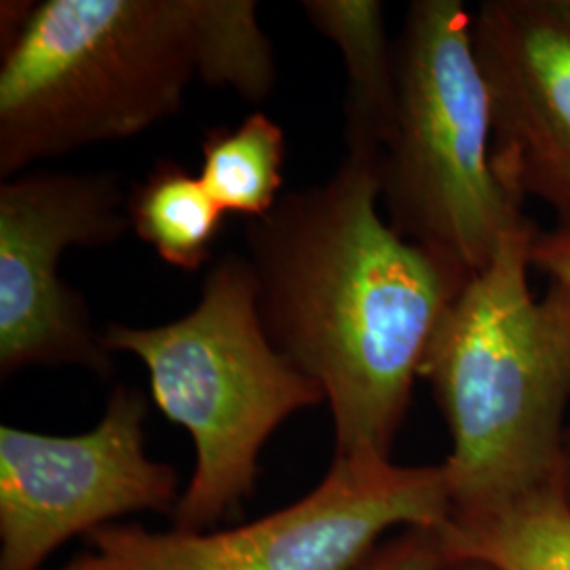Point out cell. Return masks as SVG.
Masks as SVG:
<instances>
[{"instance_id":"6da1fadb","label":"cell","mask_w":570,"mask_h":570,"mask_svg":"<svg viewBox=\"0 0 570 570\" xmlns=\"http://www.w3.org/2000/svg\"><path fill=\"white\" fill-rule=\"evenodd\" d=\"M381 161L345 150L324 184L245 228L268 341L326 395L334 456L391 459L414 383L471 271L381 216Z\"/></svg>"},{"instance_id":"7a4b0ae2","label":"cell","mask_w":570,"mask_h":570,"mask_svg":"<svg viewBox=\"0 0 570 570\" xmlns=\"http://www.w3.org/2000/svg\"><path fill=\"white\" fill-rule=\"evenodd\" d=\"M0 178L138 136L199 79L265 102L277 82L254 0L2 2Z\"/></svg>"},{"instance_id":"3957f363","label":"cell","mask_w":570,"mask_h":570,"mask_svg":"<svg viewBox=\"0 0 570 570\" xmlns=\"http://www.w3.org/2000/svg\"><path fill=\"white\" fill-rule=\"evenodd\" d=\"M537 233L530 220L501 239L423 364L449 428L450 513L484 510L567 471L570 287L530 289Z\"/></svg>"},{"instance_id":"277c9868","label":"cell","mask_w":570,"mask_h":570,"mask_svg":"<svg viewBox=\"0 0 570 570\" xmlns=\"http://www.w3.org/2000/svg\"><path fill=\"white\" fill-rule=\"evenodd\" d=\"M110 353L142 362L165 416L188 431L195 469L174 508V530L205 532L254 492L258 459L289 416L326 402L322 387L268 341L249 261L225 254L202 298L161 326L110 324Z\"/></svg>"},{"instance_id":"5b68a950","label":"cell","mask_w":570,"mask_h":570,"mask_svg":"<svg viewBox=\"0 0 570 570\" xmlns=\"http://www.w3.org/2000/svg\"><path fill=\"white\" fill-rule=\"evenodd\" d=\"M397 53L395 129L381 161V204L402 237L482 271L529 225L492 164V106L461 0H414Z\"/></svg>"},{"instance_id":"8992f818","label":"cell","mask_w":570,"mask_h":570,"mask_svg":"<svg viewBox=\"0 0 570 570\" xmlns=\"http://www.w3.org/2000/svg\"><path fill=\"white\" fill-rule=\"evenodd\" d=\"M442 465L338 459L284 510L218 532H153L110 524L89 546L112 570H353L385 534L438 529L450 515Z\"/></svg>"},{"instance_id":"52a82bcc","label":"cell","mask_w":570,"mask_h":570,"mask_svg":"<svg viewBox=\"0 0 570 570\" xmlns=\"http://www.w3.org/2000/svg\"><path fill=\"white\" fill-rule=\"evenodd\" d=\"M148 406L117 385L79 435L0 428V570H39L66 541L178 503V475L146 452Z\"/></svg>"},{"instance_id":"ba28073f","label":"cell","mask_w":570,"mask_h":570,"mask_svg":"<svg viewBox=\"0 0 570 570\" xmlns=\"http://www.w3.org/2000/svg\"><path fill=\"white\" fill-rule=\"evenodd\" d=\"M112 174L39 171L0 184V376L35 366L112 372L81 294L58 275L68 247H104L131 228Z\"/></svg>"},{"instance_id":"9c48e42d","label":"cell","mask_w":570,"mask_h":570,"mask_svg":"<svg viewBox=\"0 0 570 570\" xmlns=\"http://www.w3.org/2000/svg\"><path fill=\"white\" fill-rule=\"evenodd\" d=\"M473 42L499 180L570 230V0H487L473 11Z\"/></svg>"},{"instance_id":"30bf717a","label":"cell","mask_w":570,"mask_h":570,"mask_svg":"<svg viewBox=\"0 0 570 570\" xmlns=\"http://www.w3.org/2000/svg\"><path fill=\"white\" fill-rule=\"evenodd\" d=\"M435 532L446 562H480L492 570H570L567 471L484 510L450 513Z\"/></svg>"},{"instance_id":"8fae6325","label":"cell","mask_w":570,"mask_h":570,"mask_svg":"<svg viewBox=\"0 0 570 570\" xmlns=\"http://www.w3.org/2000/svg\"><path fill=\"white\" fill-rule=\"evenodd\" d=\"M303 11L345 61V150L383 157L397 115V53L389 39L385 4L305 0Z\"/></svg>"},{"instance_id":"7c38bea8","label":"cell","mask_w":570,"mask_h":570,"mask_svg":"<svg viewBox=\"0 0 570 570\" xmlns=\"http://www.w3.org/2000/svg\"><path fill=\"white\" fill-rule=\"evenodd\" d=\"M125 214L131 230L169 266L199 271L212 256L225 212L174 159H159L127 195Z\"/></svg>"},{"instance_id":"4fadbf2b","label":"cell","mask_w":570,"mask_h":570,"mask_svg":"<svg viewBox=\"0 0 570 570\" xmlns=\"http://www.w3.org/2000/svg\"><path fill=\"white\" fill-rule=\"evenodd\" d=\"M202 183L225 214L263 218L284 186L285 134L265 112L237 127H212L202 142Z\"/></svg>"},{"instance_id":"5bb4252c","label":"cell","mask_w":570,"mask_h":570,"mask_svg":"<svg viewBox=\"0 0 570 570\" xmlns=\"http://www.w3.org/2000/svg\"><path fill=\"white\" fill-rule=\"evenodd\" d=\"M444 562L435 529H404L393 532L353 570H440Z\"/></svg>"},{"instance_id":"9a60e30c","label":"cell","mask_w":570,"mask_h":570,"mask_svg":"<svg viewBox=\"0 0 570 570\" xmlns=\"http://www.w3.org/2000/svg\"><path fill=\"white\" fill-rule=\"evenodd\" d=\"M532 268L548 275L550 282H560L570 287V230H539L532 244ZM567 449L570 450V428L567 431Z\"/></svg>"},{"instance_id":"2e32d148","label":"cell","mask_w":570,"mask_h":570,"mask_svg":"<svg viewBox=\"0 0 570 570\" xmlns=\"http://www.w3.org/2000/svg\"><path fill=\"white\" fill-rule=\"evenodd\" d=\"M61 570H112L108 567V562L104 560L98 551L94 553H82L79 558H75L70 564H66Z\"/></svg>"},{"instance_id":"e0dca14e","label":"cell","mask_w":570,"mask_h":570,"mask_svg":"<svg viewBox=\"0 0 570 570\" xmlns=\"http://www.w3.org/2000/svg\"><path fill=\"white\" fill-rule=\"evenodd\" d=\"M440 570H492L480 562H444Z\"/></svg>"},{"instance_id":"ac0fdd59","label":"cell","mask_w":570,"mask_h":570,"mask_svg":"<svg viewBox=\"0 0 570 570\" xmlns=\"http://www.w3.org/2000/svg\"><path fill=\"white\" fill-rule=\"evenodd\" d=\"M567 492H569V499H570V450H569V459H567Z\"/></svg>"}]
</instances>
